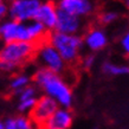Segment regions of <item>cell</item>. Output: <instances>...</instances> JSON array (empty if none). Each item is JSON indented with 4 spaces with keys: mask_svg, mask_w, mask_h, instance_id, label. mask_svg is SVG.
Segmentation results:
<instances>
[{
    "mask_svg": "<svg viewBox=\"0 0 129 129\" xmlns=\"http://www.w3.org/2000/svg\"><path fill=\"white\" fill-rule=\"evenodd\" d=\"M38 46L28 42L6 43L0 49V69L4 71H14L31 62L37 57Z\"/></svg>",
    "mask_w": 129,
    "mask_h": 129,
    "instance_id": "1",
    "label": "cell"
},
{
    "mask_svg": "<svg viewBox=\"0 0 129 129\" xmlns=\"http://www.w3.org/2000/svg\"><path fill=\"white\" fill-rule=\"evenodd\" d=\"M36 83L43 88L47 96L53 98L63 107H70L72 102V92L67 81L45 68H40L35 74Z\"/></svg>",
    "mask_w": 129,
    "mask_h": 129,
    "instance_id": "2",
    "label": "cell"
},
{
    "mask_svg": "<svg viewBox=\"0 0 129 129\" xmlns=\"http://www.w3.org/2000/svg\"><path fill=\"white\" fill-rule=\"evenodd\" d=\"M49 42L58 51V53L65 63H70L71 65H74L78 62L79 51L83 45V40L79 36L55 32L50 35Z\"/></svg>",
    "mask_w": 129,
    "mask_h": 129,
    "instance_id": "3",
    "label": "cell"
},
{
    "mask_svg": "<svg viewBox=\"0 0 129 129\" xmlns=\"http://www.w3.org/2000/svg\"><path fill=\"white\" fill-rule=\"evenodd\" d=\"M37 56L39 57L40 62L43 63L45 69L52 71L57 75L65 72L67 70V63L63 60L58 51L50 44V42L44 43L38 46Z\"/></svg>",
    "mask_w": 129,
    "mask_h": 129,
    "instance_id": "4",
    "label": "cell"
},
{
    "mask_svg": "<svg viewBox=\"0 0 129 129\" xmlns=\"http://www.w3.org/2000/svg\"><path fill=\"white\" fill-rule=\"evenodd\" d=\"M0 38L6 43L12 42H28L33 43L28 24L18 23L14 20L0 25Z\"/></svg>",
    "mask_w": 129,
    "mask_h": 129,
    "instance_id": "5",
    "label": "cell"
},
{
    "mask_svg": "<svg viewBox=\"0 0 129 129\" xmlns=\"http://www.w3.org/2000/svg\"><path fill=\"white\" fill-rule=\"evenodd\" d=\"M57 109H58V104L53 98L49 96H43L39 100H37L33 108L30 110L28 118L33 122V124H37L38 128H40L55 114Z\"/></svg>",
    "mask_w": 129,
    "mask_h": 129,
    "instance_id": "6",
    "label": "cell"
},
{
    "mask_svg": "<svg viewBox=\"0 0 129 129\" xmlns=\"http://www.w3.org/2000/svg\"><path fill=\"white\" fill-rule=\"evenodd\" d=\"M39 6V0H13L10 7V13L14 21L24 23L35 19Z\"/></svg>",
    "mask_w": 129,
    "mask_h": 129,
    "instance_id": "7",
    "label": "cell"
},
{
    "mask_svg": "<svg viewBox=\"0 0 129 129\" xmlns=\"http://www.w3.org/2000/svg\"><path fill=\"white\" fill-rule=\"evenodd\" d=\"M82 27V20L79 17L72 16L70 13L58 10L57 13V23H56V32L64 35H76Z\"/></svg>",
    "mask_w": 129,
    "mask_h": 129,
    "instance_id": "8",
    "label": "cell"
},
{
    "mask_svg": "<svg viewBox=\"0 0 129 129\" xmlns=\"http://www.w3.org/2000/svg\"><path fill=\"white\" fill-rule=\"evenodd\" d=\"M57 13L58 8L52 1H46L44 4H40L37 14L35 17V20L40 23L45 28L51 30L56 27L57 23Z\"/></svg>",
    "mask_w": 129,
    "mask_h": 129,
    "instance_id": "9",
    "label": "cell"
},
{
    "mask_svg": "<svg viewBox=\"0 0 129 129\" xmlns=\"http://www.w3.org/2000/svg\"><path fill=\"white\" fill-rule=\"evenodd\" d=\"M57 8L81 18V16L89 14L94 7L90 0H59Z\"/></svg>",
    "mask_w": 129,
    "mask_h": 129,
    "instance_id": "10",
    "label": "cell"
},
{
    "mask_svg": "<svg viewBox=\"0 0 129 129\" xmlns=\"http://www.w3.org/2000/svg\"><path fill=\"white\" fill-rule=\"evenodd\" d=\"M72 123V114L68 109H57L55 114L44 123V129H69Z\"/></svg>",
    "mask_w": 129,
    "mask_h": 129,
    "instance_id": "11",
    "label": "cell"
},
{
    "mask_svg": "<svg viewBox=\"0 0 129 129\" xmlns=\"http://www.w3.org/2000/svg\"><path fill=\"white\" fill-rule=\"evenodd\" d=\"M85 43L91 50H101L107 45V36L100 28L92 27L85 33Z\"/></svg>",
    "mask_w": 129,
    "mask_h": 129,
    "instance_id": "12",
    "label": "cell"
},
{
    "mask_svg": "<svg viewBox=\"0 0 129 129\" xmlns=\"http://www.w3.org/2000/svg\"><path fill=\"white\" fill-rule=\"evenodd\" d=\"M4 127L5 129H35L33 122L25 116H16L8 118Z\"/></svg>",
    "mask_w": 129,
    "mask_h": 129,
    "instance_id": "13",
    "label": "cell"
},
{
    "mask_svg": "<svg viewBox=\"0 0 129 129\" xmlns=\"http://www.w3.org/2000/svg\"><path fill=\"white\" fill-rule=\"evenodd\" d=\"M103 71L106 74L113 75V76H123V75H129V67L128 65L114 64V63H104Z\"/></svg>",
    "mask_w": 129,
    "mask_h": 129,
    "instance_id": "14",
    "label": "cell"
},
{
    "mask_svg": "<svg viewBox=\"0 0 129 129\" xmlns=\"http://www.w3.org/2000/svg\"><path fill=\"white\" fill-rule=\"evenodd\" d=\"M28 84V77L25 75H17L13 77V79L11 81L10 88L13 91H20L24 88H26Z\"/></svg>",
    "mask_w": 129,
    "mask_h": 129,
    "instance_id": "15",
    "label": "cell"
},
{
    "mask_svg": "<svg viewBox=\"0 0 129 129\" xmlns=\"http://www.w3.org/2000/svg\"><path fill=\"white\" fill-rule=\"evenodd\" d=\"M117 19V13L115 12H103L98 16V21L101 24H110Z\"/></svg>",
    "mask_w": 129,
    "mask_h": 129,
    "instance_id": "16",
    "label": "cell"
},
{
    "mask_svg": "<svg viewBox=\"0 0 129 129\" xmlns=\"http://www.w3.org/2000/svg\"><path fill=\"white\" fill-rule=\"evenodd\" d=\"M20 101H25V100H30V98H35L36 89L33 86H26L23 90H20Z\"/></svg>",
    "mask_w": 129,
    "mask_h": 129,
    "instance_id": "17",
    "label": "cell"
},
{
    "mask_svg": "<svg viewBox=\"0 0 129 129\" xmlns=\"http://www.w3.org/2000/svg\"><path fill=\"white\" fill-rule=\"evenodd\" d=\"M37 100L36 98H30V100H25V101H20L19 110L21 111H26V110H31L33 106L36 104Z\"/></svg>",
    "mask_w": 129,
    "mask_h": 129,
    "instance_id": "18",
    "label": "cell"
},
{
    "mask_svg": "<svg viewBox=\"0 0 129 129\" xmlns=\"http://www.w3.org/2000/svg\"><path fill=\"white\" fill-rule=\"evenodd\" d=\"M95 62V56L94 55H89V56H86V57H84L82 60V67L83 69H90V68L92 67V64H94Z\"/></svg>",
    "mask_w": 129,
    "mask_h": 129,
    "instance_id": "19",
    "label": "cell"
},
{
    "mask_svg": "<svg viewBox=\"0 0 129 129\" xmlns=\"http://www.w3.org/2000/svg\"><path fill=\"white\" fill-rule=\"evenodd\" d=\"M121 46L123 49V51L125 52V55L129 56V31L123 36V38L121 40Z\"/></svg>",
    "mask_w": 129,
    "mask_h": 129,
    "instance_id": "20",
    "label": "cell"
},
{
    "mask_svg": "<svg viewBox=\"0 0 129 129\" xmlns=\"http://www.w3.org/2000/svg\"><path fill=\"white\" fill-rule=\"evenodd\" d=\"M7 11V7H6V5L4 4V1L3 0H0V19L5 16V13Z\"/></svg>",
    "mask_w": 129,
    "mask_h": 129,
    "instance_id": "21",
    "label": "cell"
},
{
    "mask_svg": "<svg viewBox=\"0 0 129 129\" xmlns=\"http://www.w3.org/2000/svg\"><path fill=\"white\" fill-rule=\"evenodd\" d=\"M123 3H124V5L129 8V0H123Z\"/></svg>",
    "mask_w": 129,
    "mask_h": 129,
    "instance_id": "22",
    "label": "cell"
},
{
    "mask_svg": "<svg viewBox=\"0 0 129 129\" xmlns=\"http://www.w3.org/2000/svg\"><path fill=\"white\" fill-rule=\"evenodd\" d=\"M0 129H5V127H4V123L0 121Z\"/></svg>",
    "mask_w": 129,
    "mask_h": 129,
    "instance_id": "23",
    "label": "cell"
},
{
    "mask_svg": "<svg viewBox=\"0 0 129 129\" xmlns=\"http://www.w3.org/2000/svg\"><path fill=\"white\" fill-rule=\"evenodd\" d=\"M38 129H44V128H38Z\"/></svg>",
    "mask_w": 129,
    "mask_h": 129,
    "instance_id": "24",
    "label": "cell"
},
{
    "mask_svg": "<svg viewBox=\"0 0 129 129\" xmlns=\"http://www.w3.org/2000/svg\"><path fill=\"white\" fill-rule=\"evenodd\" d=\"M3 1H4V0H3ZM12 1H13V0H12Z\"/></svg>",
    "mask_w": 129,
    "mask_h": 129,
    "instance_id": "25",
    "label": "cell"
}]
</instances>
